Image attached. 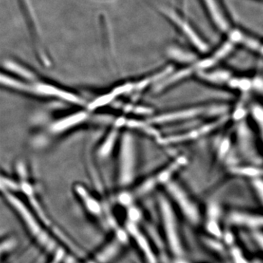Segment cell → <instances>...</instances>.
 I'll return each mask as SVG.
<instances>
[{"mask_svg": "<svg viewBox=\"0 0 263 263\" xmlns=\"http://www.w3.org/2000/svg\"><path fill=\"white\" fill-rule=\"evenodd\" d=\"M86 117V115L84 113H80L75 114V115L69 118H66L61 122L55 124L54 129L56 131L64 130L66 128L72 127V126L75 125L78 123L84 120Z\"/></svg>", "mask_w": 263, "mask_h": 263, "instance_id": "obj_6", "label": "cell"}, {"mask_svg": "<svg viewBox=\"0 0 263 263\" xmlns=\"http://www.w3.org/2000/svg\"><path fill=\"white\" fill-rule=\"evenodd\" d=\"M164 11L165 12V14L167 17L171 18L174 23L177 24L178 27L182 29L183 32L188 36L192 42L197 46V48H198L200 51L206 50L205 44H204L201 39L197 36L196 33L194 32L193 29L189 26L186 22H184L183 19L180 18V17L178 16L172 10H164Z\"/></svg>", "mask_w": 263, "mask_h": 263, "instance_id": "obj_4", "label": "cell"}, {"mask_svg": "<svg viewBox=\"0 0 263 263\" xmlns=\"http://www.w3.org/2000/svg\"><path fill=\"white\" fill-rule=\"evenodd\" d=\"M119 200H120V202H122V204H124V205H129L132 201V197L129 194L124 193L119 197Z\"/></svg>", "mask_w": 263, "mask_h": 263, "instance_id": "obj_11", "label": "cell"}, {"mask_svg": "<svg viewBox=\"0 0 263 263\" xmlns=\"http://www.w3.org/2000/svg\"><path fill=\"white\" fill-rule=\"evenodd\" d=\"M129 218H130L131 220L133 221H137L140 219V216H141V214L138 212V210L136 209H131L129 212Z\"/></svg>", "mask_w": 263, "mask_h": 263, "instance_id": "obj_12", "label": "cell"}, {"mask_svg": "<svg viewBox=\"0 0 263 263\" xmlns=\"http://www.w3.org/2000/svg\"><path fill=\"white\" fill-rule=\"evenodd\" d=\"M235 259H236L237 263H247L245 259L242 258V257H240L239 254H235Z\"/></svg>", "mask_w": 263, "mask_h": 263, "instance_id": "obj_15", "label": "cell"}, {"mask_svg": "<svg viewBox=\"0 0 263 263\" xmlns=\"http://www.w3.org/2000/svg\"><path fill=\"white\" fill-rule=\"evenodd\" d=\"M119 179L122 184H129L134 177L136 169V148L132 136L127 134L122 140L120 152Z\"/></svg>", "mask_w": 263, "mask_h": 263, "instance_id": "obj_1", "label": "cell"}, {"mask_svg": "<svg viewBox=\"0 0 263 263\" xmlns=\"http://www.w3.org/2000/svg\"><path fill=\"white\" fill-rule=\"evenodd\" d=\"M201 113L200 108L191 109V110H184V111L176 112V114H166L156 119V122H164L168 121L177 120V119H186V118L193 117Z\"/></svg>", "mask_w": 263, "mask_h": 263, "instance_id": "obj_5", "label": "cell"}, {"mask_svg": "<svg viewBox=\"0 0 263 263\" xmlns=\"http://www.w3.org/2000/svg\"><path fill=\"white\" fill-rule=\"evenodd\" d=\"M209 230H210L211 233H212L213 234L220 235V230H219V228H218V226H216V223H214V221H212L209 224Z\"/></svg>", "mask_w": 263, "mask_h": 263, "instance_id": "obj_13", "label": "cell"}, {"mask_svg": "<svg viewBox=\"0 0 263 263\" xmlns=\"http://www.w3.org/2000/svg\"><path fill=\"white\" fill-rule=\"evenodd\" d=\"M168 190L179 206L182 209L183 213L188 216L189 219L193 221H197L198 219V213H197L196 207L188 198L187 195L175 183L169 184Z\"/></svg>", "mask_w": 263, "mask_h": 263, "instance_id": "obj_2", "label": "cell"}, {"mask_svg": "<svg viewBox=\"0 0 263 263\" xmlns=\"http://www.w3.org/2000/svg\"><path fill=\"white\" fill-rule=\"evenodd\" d=\"M161 207H162L166 230H167V235L169 236L171 247L174 251H176V252L179 253L180 252L179 242L177 235H176V224H175V219L172 210L170 208L168 203L164 200H162Z\"/></svg>", "mask_w": 263, "mask_h": 263, "instance_id": "obj_3", "label": "cell"}, {"mask_svg": "<svg viewBox=\"0 0 263 263\" xmlns=\"http://www.w3.org/2000/svg\"><path fill=\"white\" fill-rule=\"evenodd\" d=\"M235 172L238 174H241L248 176H257L260 173L259 172L258 169L252 168V167H242V168H235Z\"/></svg>", "mask_w": 263, "mask_h": 263, "instance_id": "obj_9", "label": "cell"}, {"mask_svg": "<svg viewBox=\"0 0 263 263\" xmlns=\"http://www.w3.org/2000/svg\"><path fill=\"white\" fill-rule=\"evenodd\" d=\"M205 3H206L208 8L210 10L213 18L215 21L216 23L221 29L226 30L227 29L226 21L224 20L221 13H219V10L218 9L214 0H205Z\"/></svg>", "mask_w": 263, "mask_h": 263, "instance_id": "obj_7", "label": "cell"}, {"mask_svg": "<svg viewBox=\"0 0 263 263\" xmlns=\"http://www.w3.org/2000/svg\"><path fill=\"white\" fill-rule=\"evenodd\" d=\"M232 219L234 221L238 223H243V224H249V226H257L260 221H258L257 218H252L251 216L241 215V214H235L232 216Z\"/></svg>", "mask_w": 263, "mask_h": 263, "instance_id": "obj_8", "label": "cell"}, {"mask_svg": "<svg viewBox=\"0 0 263 263\" xmlns=\"http://www.w3.org/2000/svg\"><path fill=\"white\" fill-rule=\"evenodd\" d=\"M119 238H120L122 240H126V235L124 233H120L119 234Z\"/></svg>", "mask_w": 263, "mask_h": 263, "instance_id": "obj_16", "label": "cell"}, {"mask_svg": "<svg viewBox=\"0 0 263 263\" xmlns=\"http://www.w3.org/2000/svg\"><path fill=\"white\" fill-rule=\"evenodd\" d=\"M245 111L243 110H242V109H238V110H237L236 111H235V118L236 119H239L240 118H242L245 116Z\"/></svg>", "mask_w": 263, "mask_h": 263, "instance_id": "obj_14", "label": "cell"}, {"mask_svg": "<svg viewBox=\"0 0 263 263\" xmlns=\"http://www.w3.org/2000/svg\"><path fill=\"white\" fill-rule=\"evenodd\" d=\"M252 114H253V117L254 119L257 121V123H259L260 124V126L262 125V109L260 106H254L253 108H252Z\"/></svg>", "mask_w": 263, "mask_h": 263, "instance_id": "obj_10", "label": "cell"}]
</instances>
